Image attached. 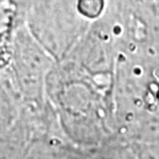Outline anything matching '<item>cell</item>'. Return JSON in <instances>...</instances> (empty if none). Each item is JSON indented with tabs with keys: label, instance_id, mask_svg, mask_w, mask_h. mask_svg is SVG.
I'll return each instance as SVG.
<instances>
[{
	"label": "cell",
	"instance_id": "3",
	"mask_svg": "<svg viewBox=\"0 0 159 159\" xmlns=\"http://www.w3.org/2000/svg\"><path fill=\"white\" fill-rule=\"evenodd\" d=\"M11 2L17 7L20 13H21V16L25 19V13L28 11V8L31 7V4H32L33 0H11Z\"/></svg>",
	"mask_w": 159,
	"mask_h": 159
},
{
	"label": "cell",
	"instance_id": "2",
	"mask_svg": "<svg viewBox=\"0 0 159 159\" xmlns=\"http://www.w3.org/2000/svg\"><path fill=\"white\" fill-rule=\"evenodd\" d=\"M109 0H77L80 13L89 21L101 19L106 12Z\"/></svg>",
	"mask_w": 159,
	"mask_h": 159
},
{
	"label": "cell",
	"instance_id": "1",
	"mask_svg": "<svg viewBox=\"0 0 159 159\" xmlns=\"http://www.w3.org/2000/svg\"><path fill=\"white\" fill-rule=\"evenodd\" d=\"M24 21L36 41L56 56L65 52L89 24L78 11L77 0H33Z\"/></svg>",
	"mask_w": 159,
	"mask_h": 159
}]
</instances>
